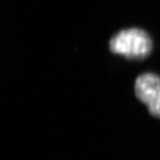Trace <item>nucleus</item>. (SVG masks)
Listing matches in <instances>:
<instances>
[{
    "label": "nucleus",
    "mask_w": 160,
    "mask_h": 160,
    "mask_svg": "<svg viewBox=\"0 0 160 160\" xmlns=\"http://www.w3.org/2000/svg\"><path fill=\"white\" fill-rule=\"evenodd\" d=\"M134 92L149 113L160 118V77L154 73L140 75L135 80Z\"/></svg>",
    "instance_id": "obj_2"
},
{
    "label": "nucleus",
    "mask_w": 160,
    "mask_h": 160,
    "mask_svg": "<svg viewBox=\"0 0 160 160\" xmlns=\"http://www.w3.org/2000/svg\"><path fill=\"white\" fill-rule=\"evenodd\" d=\"M152 46L149 34L136 28L121 30L109 41L110 51L130 60H142L149 56Z\"/></svg>",
    "instance_id": "obj_1"
}]
</instances>
